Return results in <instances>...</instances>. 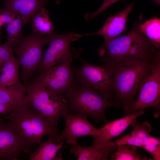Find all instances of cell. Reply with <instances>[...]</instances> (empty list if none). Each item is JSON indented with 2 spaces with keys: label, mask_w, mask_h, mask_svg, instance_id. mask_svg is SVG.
<instances>
[{
  "label": "cell",
  "mask_w": 160,
  "mask_h": 160,
  "mask_svg": "<svg viewBox=\"0 0 160 160\" xmlns=\"http://www.w3.org/2000/svg\"><path fill=\"white\" fill-rule=\"evenodd\" d=\"M97 52L100 60L113 66L138 60L153 61L160 53V49L140 32L137 22L126 34L99 46Z\"/></svg>",
  "instance_id": "obj_1"
},
{
  "label": "cell",
  "mask_w": 160,
  "mask_h": 160,
  "mask_svg": "<svg viewBox=\"0 0 160 160\" xmlns=\"http://www.w3.org/2000/svg\"><path fill=\"white\" fill-rule=\"evenodd\" d=\"M154 60L151 61L138 60L112 66L114 100L122 107L124 113L134 103Z\"/></svg>",
  "instance_id": "obj_2"
},
{
  "label": "cell",
  "mask_w": 160,
  "mask_h": 160,
  "mask_svg": "<svg viewBox=\"0 0 160 160\" xmlns=\"http://www.w3.org/2000/svg\"><path fill=\"white\" fill-rule=\"evenodd\" d=\"M2 118L13 124L34 148L41 142L44 136L47 135L56 143H60L57 126L52 124L37 112L26 99L15 106L11 112L4 114Z\"/></svg>",
  "instance_id": "obj_3"
},
{
  "label": "cell",
  "mask_w": 160,
  "mask_h": 160,
  "mask_svg": "<svg viewBox=\"0 0 160 160\" xmlns=\"http://www.w3.org/2000/svg\"><path fill=\"white\" fill-rule=\"evenodd\" d=\"M65 97L68 113L86 115L96 123L108 122L105 114L107 109L121 107L114 100L104 98L95 89L76 81Z\"/></svg>",
  "instance_id": "obj_4"
},
{
  "label": "cell",
  "mask_w": 160,
  "mask_h": 160,
  "mask_svg": "<svg viewBox=\"0 0 160 160\" xmlns=\"http://www.w3.org/2000/svg\"><path fill=\"white\" fill-rule=\"evenodd\" d=\"M25 86V99L28 103L52 124L57 126L61 118L68 113L65 97L51 94L36 77Z\"/></svg>",
  "instance_id": "obj_5"
},
{
  "label": "cell",
  "mask_w": 160,
  "mask_h": 160,
  "mask_svg": "<svg viewBox=\"0 0 160 160\" xmlns=\"http://www.w3.org/2000/svg\"><path fill=\"white\" fill-rule=\"evenodd\" d=\"M52 34L43 35L32 31L22 35L13 46V52L17 55L21 68L22 81L27 84L36 73L42 59L44 46L48 44Z\"/></svg>",
  "instance_id": "obj_6"
},
{
  "label": "cell",
  "mask_w": 160,
  "mask_h": 160,
  "mask_svg": "<svg viewBox=\"0 0 160 160\" xmlns=\"http://www.w3.org/2000/svg\"><path fill=\"white\" fill-rule=\"evenodd\" d=\"M73 49L75 58L82 64L80 68L72 67L76 81L95 89L106 99L114 100L112 66L105 63L100 66L90 64L84 60L74 48Z\"/></svg>",
  "instance_id": "obj_7"
},
{
  "label": "cell",
  "mask_w": 160,
  "mask_h": 160,
  "mask_svg": "<svg viewBox=\"0 0 160 160\" xmlns=\"http://www.w3.org/2000/svg\"><path fill=\"white\" fill-rule=\"evenodd\" d=\"M154 108L155 118L160 116V53L153 61L149 72L144 81L134 103L124 116L141 109Z\"/></svg>",
  "instance_id": "obj_8"
},
{
  "label": "cell",
  "mask_w": 160,
  "mask_h": 160,
  "mask_svg": "<svg viewBox=\"0 0 160 160\" xmlns=\"http://www.w3.org/2000/svg\"><path fill=\"white\" fill-rule=\"evenodd\" d=\"M75 58L74 52L73 55L61 63L36 77L51 94L65 96L76 82L71 66Z\"/></svg>",
  "instance_id": "obj_9"
},
{
  "label": "cell",
  "mask_w": 160,
  "mask_h": 160,
  "mask_svg": "<svg viewBox=\"0 0 160 160\" xmlns=\"http://www.w3.org/2000/svg\"><path fill=\"white\" fill-rule=\"evenodd\" d=\"M33 149L13 124L0 117V160H17L22 152L30 154Z\"/></svg>",
  "instance_id": "obj_10"
},
{
  "label": "cell",
  "mask_w": 160,
  "mask_h": 160,
  "mask_svg": "<svg viewBox=\"0 0 160 160\" xmlns=\"http://www.w3.org/2000/svg\"><path fill=\"white\" fill-rule=\"evenodd\" d=\"M79 38L77 34L73 33L52 34L48 47L38 67V75L44 73L73 55L74 52L72 49H70L71 44Z\"/></svg>",
  "instance_id": "obj_11"
},
{
  "label": "cell",
  "mask_w": 160,
  "mask_h": 160,
  "mask_svg": "<svg viewBox=\"0 0 160 160\" xmlns=\"http://www.w3.org/2000/svg\"><path fill=\"white\" fill-rule=\"evenodd\" d=\"M87 116L81 114L68 113L63 117L65 124L64 129L59 135V140L63 143L65 140L66 143L72 146L77 143V138L86 136L96 135L98 129L95 127L89 121Z\"/></svg>",
  "instance_id": "obj_12"
},
{
  "label": "cell",
  "mask_w": 160,
  "mask_h": 160,
  "mask_svg": "<svg viewBox=\"0 0 160 160\" xmlns=\"http://www.w3.org/2000/svg\"><path fill=\"white\" fill-rule=\"evenodd\" d=\"M145 109H141L124 117L108 122L98 129L97 134L93 137V143L98 147L105 145L112 139L124 132L135 120L145 113Z\"/></svg>",
  "instance_id": "obj_13"
},
{
  "label": "cell",
  "mask_w": 160,
  "mask_h": 160,
  "mask_svg": "<svg viewBox=\"0 0 160 160\" xmlns=\"http://www.w3.org/2000/svg\"><path fill=\"white\" fill-rule=\"evenodd\" d=\"M134 4L131 3L127 5L120 12L106 19L103 27L98 31L92 33L79 34V37L92 35H98L103 36L104 42H107L127 31V23L129 14L132 12Z\"/></svg>",
  "instance_id": "obj_14"
},
{
  "label": "cell",
  "mask_w": 160,
  "mask_h": 160,
  "mask_svg": "<svg viewBox=\"0 0 160 160\" xmlns=\"http://www.w3.org/2000/svg\"><path fill=\"white\" fill-rule=\"evenodd\" d=\"M49 0H4L1 8L9 12L16 16L25 19L28 23L32 17L46 6Z\"/></svg>",
  "instance_id": "obj_15"
},
{
  "label": "cell",
  "mask_w": 160,
  "mask_h": 160,
  "mask_svg": "<svg viewBox=\"0 0 160 160\" xmlns=\"http://www.w3.org/2000/svg\"><path fill=\"white\" fill-rule=\"evenodd\" d=\"M116 148V145L111 141L101 147L96 146L93 143L89 146H83L77 142L71 146L70 152L77 157V160H109V156Z\"/></svg>",
  "instance_id": "obj_16"
},
{
  "label": "cell",
  "mask_w": 160,
  "mask_h": 160,
  "mask_svg": "<svg viewBox=\"0 0 160 160\" xmlns=\"http://www.w3.org/2000/svg\"><path fill=\"white\" fill-rule=\"evenodd\" d=\"M63 143H57L49 136L45 142L40 143L37 149L29 154V160H60L57 156L60 152Z\"/></svg>",
  "instance_id": "obj_17"
},
{
  "label": "cell",
  "mask_w": 160,
  "mask_h": 160,
  "mask_svg": "<svg viewBox=\"0 0 160 160\" xmlns=\"http://www.w3.org/2000/svg\"><path fill=\"white\" fill-rule=\"evenodd\" d=\"M18 61L14 56L3 65L0 73V87H6L21 84L19 79Z\"/></svg>",
  "instance_id": "obj_18"
},
{
  "label": "cell",
  "mask_w": 160,
  "mask_h": 160,
  "mask_svg": "<svg viewBox=\"0 0 160 160\" xmlns=\"http://www.w3.org/2000/svg\"><path fill=\"white\" fill-rule=\"evenodd\" d=\"M143 16L140 15L139 28L140 32L145 36L155 47L160 49V19L156 17L145 20L143 23Z\"/></svg>",
  "instance_id": "obj_19"
},
{
  "label": "cell",
  "mask_w": 160,
  "mask_h": 160,
  "mask_svg": "<svg viewBox=\"0 0 160 160\" xmlns=\"http://www.w3.org/2000/svg\"><path fill=\"white\" fill-rule=\"evenodd\" d=\"M25 87L22 84L8 87H0V103L15 107L25 100Z\"/></svg>",
  "instance_id": "obj_20"
},
{
  "label": "cell",
  "mask_w": 160,
  "mask_h": 160,
  "mask_svg": "<svg viewBox=\"0 0 160 160\" xmlns=\"http://www.w3.org/2000/svg\"><path fill=\"white\" fill-rule=\"evenodd\" d=\"M30 23H31V27L33 32L43 35L54 33L55 27L46 7L37 12L31 18Z\"/></svg>",
  "instance_id": "obj_21"
},
{
  "label": "cell",
  "mask_w": 160,
  "mask_h": 160,
  "mask_svg": "<svg viewBox=\"0 0 160 160\" xmlns=\"http://www.w3.org/2000/svg\"><path fill=\"white\" fill-rule=\"evenodd\" d=\"M116 150L110 155L111 160H153L143 156L137 151L136 146L124 145H116Z\"/></svg>",
  "instance_id": "obj_22"
},
{
  "label": "cell",
  "mask_w": 160,
  "mask_h": 160,
  "mask_svg": "<svg viewBox=\"0 0 160 160\" xmlns=\"http://www.w3.org/2000/svg\"><path fill=\"white\" fill-rule=\"evenodd\" d=\"M28 23V21L25 19L17 16L11 22L7 24V41L12 45V47L22 35V29L24 25Z\"/></svg>",
  "instance_id": "obj_23"
},
{
  "label": "cell",
  "mask_w": 160,
  "mask_h": 160,
  "mask_svg": "<svg viewBox=\"0 0 160 160\" xmlns=\"http://www.w3.org/2000/svg\"><path fill=\"white\" fill-rule=\"evenodd\" d=\"M131 125L133 130L130 134L132 135L144 140L151 135L152 127L147 121H144L140 124L136 120Z\"/></svg>",
  "instance_id": "obj_24"
},
{
  "label": "cell",
  "mask_w": 160,
  "mask_h": 160,
  "mask_svg": "<svg viewBox=\"0 0 160 160\" xmlns=\"http://www.w3.org/2000/svg\"><path fill=\"white\" fill-rule=\"evenodd\" d=\"M143 148L149 152L153 156V160L160 159V140L159 138L151 135L144 140Z\"/></svg>",
  "instance_id": "obj_25"
},
{
  "label": "cell",
  "mask_w": 160,
  "mask_h": 160,
  "mask_svg": "<svg viewBox=\"0 0 160 160\" xmlns=\"http://www.w3.org/2000/svg\"><path fill=\"white\" fill-rule=\"evenodd\" d=\"M113 142L116 145H129L143 148L144 145V140L130 134L125 135Z\"/></svg>",
  "instance_id": "obj_26"
},
{
  "label": "cell",
  "mask_w": 160,
  "mask_h": 160,
  "mask_svg": "<svg viewBox=\"0 0 160 160\" xmlns=\"http://www.w3.org/2000/svg\"><path fill=\"white\" fill-rule=\"evenodd\" d=\"M14 56L12 45L7 41L0 45V73L4 63Z\"/></svg>",
  "instance_id": "obj_27"
},
{
  "label": "cell",
  "mask_w": 160,
  "mask_h": 160,
  "mask_svg": "<svg viewBox=\"0 0 160 160\" xmlns=\"http://www.w3.org/2000/svg\"><path fill=\"white\" fill-rule=\"evenodd\" d=\"M124 0H104L100 8L93 13H86L85 15V19L87 21L91 20L105 10L112 4L119 1Z\"/></svg>",
  "instance_id": "obj_28"
},
{
  "label": "cell",
  "mask_w": 160,
  "mask_h": 160,
  "mask_svg": "<svg viewBox=\"0 0 160 160\" xmlns=\"http://www.w3.org/2000/svg\"><path fill=\"white\" fill-rule=\"evenodd\" d=\"M0 16L3 24H7L11 22L17 16L11 12L0 8Z\"/></svg>",
  "instance_id": "obj_29"
},
{
  "label": "cell",
  "mask_w": 160,
  "mask_h": 160,
  "mask_svg": "<svg viewBox=\"0 0 160 160\" xmlns=\"http://www.w3.org/2000/svg\"><path fill=\"white\" fill-rule=\"evenodd\" d=\"M14 107L12 105L0 103V114H8L12 112Z\"/></svg>",
  "instance_id": "obj_30"
},
{
  "label": "cell",
  "mask_w": 160,
  "mask_h": 160,
  "mask_svg": "<svg viewBox=\"0 0 160 160\" xmlns=\"http://www.w3.org/2000/svg\"><path fill=\"white\" fill-rule=\"evenodd\" d=\"M153 1L155 4H160V0H151Z\"/></svg>",
  "instance_id": "obj_31"
},
{
  "label": "cell",
  "mask_w": 160,
  "mask_h": 160,
  "mask_svg": "<svg viewBox=\"0 0 160 160\" xmlns=\"http://www.w3.org/2000/svg\"><path fill=\"white\" fill-rule=\"evenodd\" d=\"M3 25V23H2L1 19H0V28L1 27V26H2V25Z\"/></svg>",
  "instance_id": "obj_32"
}]
</instances>
